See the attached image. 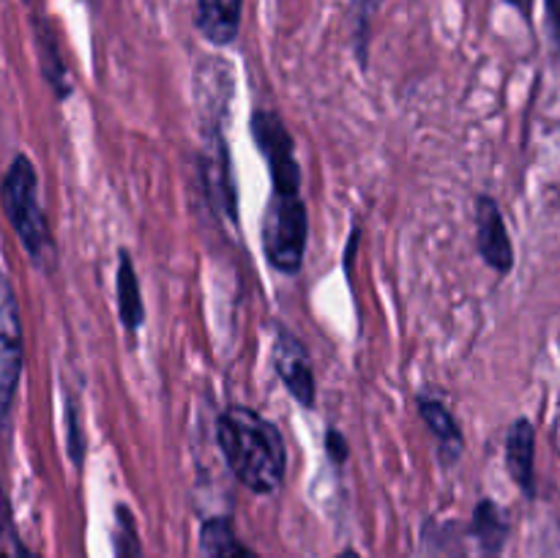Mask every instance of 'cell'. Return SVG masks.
<instances>
[{
    "label": "cell",
    "mask_w": 560,
    "mask_h": 558,
    "mask_svg": "<svg viewBox=\"0 0 560 558\" xmlns=\"http://www.w3.org/2000/svg\"><path fill=\"white\" fill-rule=\"evenodd\" d=\"M506 465L525 496L536 492V430L528 419H517L506 432Z\"/></svg>",
    "instance_id": "10"
},
{
    "label": "cell",
    "mask_w": 560,
    "mask_h": 558,
    "mask_svg": "<svg viewBox=\"0 0 560 558\" xmlns=\"http://www.w3.org/2000/svg\"><path fill=\"white\" fill-rule=\"evenodd\" d=\"M310 241V213L301 195L271 191L262 213V249L268 263L282 274H299Z\"/></svg>",
    "instance_id": "3"
},
{
    "label": "cell",
    "mask_w": 560,
    "mask_h": 558,
    "mask_svg": "<svg viewBox=\"0 0 560 558\" xmlns=\"http://www.w3.org/2000/svg\"><path fill=\"white\" fill-rule=\"evenodd\" d=\"M547 11H550V20L556 25L558 36H560V0H547Z\"/></svg>",
    "instance_id": "21"
},
{
    "label": "cell",
    "mask_w": 560,
    "mask_h": 558,
    "mask_svg": "<svg viewBox=\"0 0 560 558\" xmlns=\"http://www.w3.org/2000/svg\"><path fill=\"white\" fill-rule=\"evenodd\" d=\"M3 208L16 239L25 246L33 266L52 268L55 239L49 230L47 213L38 202V175L25 153H16L3 178Z\"/></svg>",
    "instance_id": "2"
},
{
    "label": "cell",
    "mask_w": 560,
    "mask_h": 558,
    "mask_svg": "<svg viewBox=\"0 0 560 558\" xmlns=\"http://www.w3.org/2000/svg\"><path fill=\"white\" fill-rule=\"evenodd\" d=\"M230 93H233V74L230 66L219 58H208L200 69L195 71V96L200 102V115L211 120L208 126H222L224 113H228ZM206 126V129H208Z\"/></svg>",
    "instance_id": "9"
},
{
    "label": "cell",
    "mask_w": 560,
    "mask_h": 558,
    "mask_svg": "<svg viewBox=\"0 0 560 558\" xmlns=\"http://www.w3.org/2000/svg\"><path fill=\"white\" fill-rule=\"evenodd\" d=\"M252 137L271 170L273 191L284 195H301V170L295 159V142L288 126L273 109H255L252 115Z\"/></svg>",
    "instance_id": "4"
},
{
    "label": "cell",
    "mask_w": 560,
    "mask_h": 558,
    "mask_svg": "<svg viewBox=\"0 0 560 558\" xmlns=\"http://www.w3.org/2000/svg\"><path fill=\"white\" fill-rule=\"evenodd\" d=\"M202 184H206L208 200L222 217L235 222V186L230 173L228 140H224L222 126H208L206 148H202Z\"/></svg>",
    "instance_id": "7"
},
{
    "label": "cell",
    "mask_w": 560,
    "mask_h": 558,
    "mask_svg": "<svg viewBox=\"0 0 560 558\" xmlns=\"http://www.w3.org/2000/svg\"><path fill=\"white\" fill-rule=\"evenodd\" d=\"M474 531L481 539V545L490 547V550H501L509 534L506 514L501 512L498 503L481 501L474 512Z\"/></svg>",
    "instance_id": "16"
},
{
    "label": "cell",
    "mask_w": 560,
    "mask_h": 558,
    "mask_svg": "<svg viewBox=\"0 0 560 558\" xmlns=\"http://www.w3.org/2000/svg\"><path fill=\"white\" fill-rule=\"evenodd\" d=\"M217 438L235 479L257 496H273L284 485L288 452L273 421L246 405H233L217 419Z\"/></svg>",
    "instance_id": "1"
},
{
    "label": "cell",
    "mask_w": 560,
    "mask_h": 558,
    "mask_svg": "<svg viewBox=\"0 0 560 558\" xmlns=\"http://www.w3.org/2000/svg\"><path fill=\"white\" fill-rule=\"evenodd\" d=\"M337 558H361V556H359V553H355V550H350V547H348V550H342V553H339Z\"/></svg>",
    "instance_id": "24"
},
{
    "label": "cell",
    "mask_w": 560,
    "mask_h": 558,
    "mask_svg": "<svg viewBox=\"0 0 560 558\" xmlns=\"http://www.w3.org/2000/svg\"><path fill=\"white\" fill-rule=\"evenodd\" d=\"M197 556L200 558H260L238 534L230 518H208L200 525L197 539Z\"/></svg>",
    "instance_id": "13"
},
{
    "label": "cell",
    "mask_w": 560,
    "mask_h": 558,
    "mask_svg": "<svg viewBox=\"0 0 560 558\" xmlns=\"http://www.w3.org/2000/svg\"><path fill=\"white\" fill-rule=\"evenodd\" d=\"M16 556H20V558H36L31 550H27L25 545H20V542H16Z\"/></svg>",
    "instance_id": "23"
},
{
    "label": "cell",
    "mask_w": 560,
    "mask_h": 558,
    "mask_svg": "<svg viewBox=\"0 0 560 558\" xmlns=\"http://www.w3.org/2000/svg\"><path fill=\"white\" fill-rule=\"evenodd\" d=\"M33 31H36V49H38V63H42V74L47 80V85L52 88L55 96L63 102V98L71 96V80H69V69H66V60L60 55L58 38L55 33L49 31L47 22L36 20L33 22Z\"/></svg>",
    "instance_id": "15"
},
{
    "label": "cell",
    "mask_w": 560,
    "mask_h": 558,
    "mask_svg": "<svg viewBox=\"0 0 560 558\" xmlns=\"http://www.w3.org/2000/svg\"><path fill=\"white\" fill-rule=\"evenodd\" d=\"M506 3L514 5V9H517L523 16H528L530 14V5H534V0H506Z\"/></svg>",
    "instance_id": "22"
},
{
    "label": "cell",
    "mask_w": 560,
    "mask_h": 558,
    "mask_svg": "<svg viewBox=\"0 0 560 558\" xmlns=\"http://www.w3.org/2000/svg\"><path fill=\"white\" fill-rule=\"evenodd\" d=\"M88 441L82 435V427H80V410H77V403L69 397L66 403V452L69 457L74 460V465H82V454H85Z\"/></svg>",
    "instance_id": "19"
},
{
    "label": "cell",
    "mask_w": 560,
    "mask_h": 558,
    "mask_svg": "<svg viewBox=\"0 0 560 558\" xmlns=\"http://www.w3.org/2000/svg\"><path fill=\"white\" fill-rule=\"evenodd\" d=\"M476 246L492 271L506 277L514 268V244L509 239L506 219L495 197L490 195L476 197Z\"/></svg>",
    "instance_id": "8"
},
{
    "label": "cell",
    "mask_w": 560,
    "mask_h": 558,
    "mask_svg": "<svg viewBox=\"0 0 560 558\" xmlns=\"http://www.w3.org/2000/svg\"><path fill=\"white\" fill-rule=\"evenodd\" d=\"M273 370L295 403L304 405V408L315 405L317 386L310 350L290 328H279L277 339H273Z\"/></svg>",
    "instance_id": "6"
},
{
    "label": "cell",
    "mask_w": 560,
    "mask_h": 558,
    "mask_svg": "<svg viewBox=\"0 0 560 558\" xmlns=\"http://www.w3.org/2000/svg\"><path fill=\"white\" fill-rule=\"evenodd\" d=\"M326 449H328V457H331L337 465H342L345 460H348V454H350L348 441H345V435L339 430H328Z\"/></svg>",
    "instance_id": "20"
},
{
    "label": "cell",
    "mask_w": 560,
    "mask_h": 558,
    "mask_svg": "<svg viewBox=\"0 0 560 558\" xmlns=\"http://www.w3.org/2000/svg\"><path fill=\"white\" fill-rule=\"evenodd\" d=\"M383 0H350V27H353V44L359 63L366 66V47H370V25Z\"/></svg>",
    "instance_id": "18"
},
{
    "label": "cell",
    "mask_w": 560,
    "mask_h": 558,
    "mask_svg": "<svg viewBox=\"0 0 560 558\" xmlns=\"http://www.w3.org/2000/svg\"><path fill=\"white\" fill-rule=\"evenodd\" d=\"M416 405H419V414L421 419H424V425L430 427V432L435 435L443 465L457 463V460L463 457L465 441H463V430H459L452 410H448L438 397H427V394H421V397L416 399Z\"/></svg>",
    "instance_id": "12"
},
{
    "label": "cell",
    "mask_w": 560,
    "mask_h": 558,
    "mask_svg": "<svg viewBox=\"0 0 560 558\" xmlns=\"http://www.w3.org/2000/svg\"><path fill=\"white\" fill-rule=\"evenodd\" d=\"M22 375V323L11 279H3V301H0V410L9 419L14 405L16 383Z\"/></svg>",
    "instance_id": "5"
},
{
    "label": "cell",
    "mask_w": 560,
    "mask_h": 558,
    "mask_svg": "<svg viewBox=\"0 0 560 558\" xmlns=\"http://www.w3.org/2000/svg\"><path fill=\"white\" fill-rule=\"evenodd\" d=\"M115 295H118V312L120 321L129 332H137L145 321V304H142L140 279H137L135 260L126 249H120L118 274H115Z\"/></svg>",
    "instance_id": "14"
},
{
    "label": "cell",
    "mask_w": 560,
    "mask_h": 558,
    "mask_svg": "<svg viewBox=\"0 0 560 558\" xmlns=\"http://www.w3.org/2000/svg\"><path fill=\"white\" fill-rule=\"evenodd\" d=\"M25 3H27V0H25Z\"/></svg>",
    "instance_id": "25"
},
{
    "label": "cell",
    "mask_w": 560,
    "mask_h": 558,
    "mask_svg": "<svg viewBox=\"0 0 560 558\" xmlns=\"http://www.w3.org/2000/svg\"><path fill=\"white\" fill-rule=\"evenodd\" d=\"M113 542H115V558H142V545H140V534H137L135 514H131L124 503L115 507Z\"/></svg>",
    "instance_id": "17"
},
{
    "label": "cell",
    "mask_w": 560,
    "mask_h": 558,
    "mask_svg": "<svg viewBox=\"0 0 560 558\" xmlns=\"http://www.w3.org/2000/svg\"><path fill=\"white\" fill-rule=\"evenodd\" d=\"M241 11L244 0H195V25L206 42L224 47L238 36Z\"/></svg>",
    "instance_id": "11"
}]
</instances>
